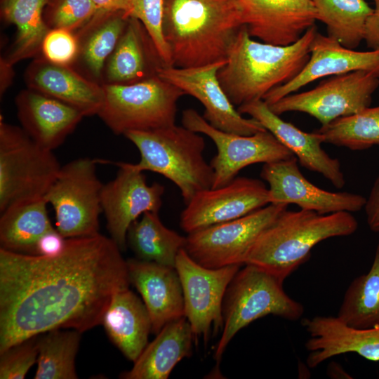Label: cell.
Masks as SVG:
<instances>
[{
	"mask_svg": "<svg viewBox=\"0 0 379 379\" xmlns=\"http://www.w3.org/2000/svg\"><path fill=\"white\" fill-rule=\"evenodd\" d=\"M96 160L119 168L115 178L102 186L101 205L111 238L123 251L130 226L147 212L159 213L165 189L159 182L148 185L143 172L131 163Z\"/></svg>",
	"mask_w": 379,
	"mask_h": 379,
	"instance_id": "14",
	"label": "cell"
},
{
	"mask_svg": "<svg viewBox=\"0 0 379 379\" xmlns=\"http://www.w3.org/2000/svg\"><path fill=\"white\" fill-rule=\"evenodd\" d=\"M41 53L53 63L72 66L79 53L77 36L67 29H50L42 41Z\"/></svg>",
	"mask_w": 379,
	"mask_h": 379,
	"instance_id": "39",
	"label": "cell"
},
{
	"mask_svg": "<svg viewBox=\"0 0 379 379\" xmlns=\"http://www.w3.org/2000/svg\"><path fill=\"white\" fill-rule=\"evenodd\" d=\"M226 61L193 67L161 65L157 75L198 100L203 117L213 127L228 133L249 135L265 128L253 118H245L229 100L218 78Z\"/></svg>",
	"mask_w": 379,
	"mask_h": 379,
	"instance_id": "15",
	"label": "cell"
},
{
	"mask_svg": "<svg viewBox=\"0 0 379 379\" xmlns=\"http://www.w3.org/2000/svg\"><path fill=\"white\" fill-rule=\"evenodd\" d=\"M364 208L369 228L379 232V175L373 182Z\"/></svg>",
	"mask_w": 379,
	"mask_h": 379,
	"instance_id": "41",
	"label": "cell"
},
{
	"mask_svg": "<svg viewBox=\"0 0 379 379\" xmlns=\"http://www.w3.org/2000/svg\"><path fill=\"white\" fill-rule=\"evenodd\" d=\"M317 32L314 25L295 43L277 46L253 39L242 25L226 62L218 72L220 84L233 105L238 107L262 100L270 91L296 77L310 58Z\"/></svg>",
	"mask_w": 379,
	"mask_h": 379,
	"instance_id": "3",
	"label": "cell"
},
{
	"mask_svg": "<svg viewBox=\"0 0 379 379\" xmlns=\"http://www.w3.org/2000/svg\"><path fill=\"white\" fill-rule=\"evenodd\" d=\"M165 65L142 24L129 18L115 48L107 58L102 84H131L157 75Z\"/></svg>",
	"mask_w": 379,
	"mask_h": 379,
	"instance_id": "25",
	"label": "cell"
},
{
	"mask_svg": "<svg viewBox=\"0 0 379 379\" xmlns=\"http://www.w3.org/2000/svg\"><path fill=\"white\" fill-rule=\"evenodd\" d=\"M138 149L140 161L134 168L164 176L180 190L185 204L199 192L211 188L213 170L204 158V139L182 126L131 131L124 135Z\"/></svg>",
	"mask_w": 379,
	"mask_h": 379,
	"instance_id": "5",
	"label": "cell"
},
{
	"mask_svg": "<svg viewBox=\"0 0 379 379\" xmlns=\"http://www.w3.org/2000/svg\"><path fill=\"white\" fill-rule=\"evenodd\" d=\"M97 163L88 157L68 162L44 197L54 209L56 230L65 239L99 234L103 185L96 174Z\"/></svg>",
	"mask_w": 379,
	"mask_h": 379,
	"instance_id": "9",
	"label": "cell"
},
{
	"mask_svg": "<svg viewBox=\"0 0 379 379\" xmlns=\"http://www.w3.org/2000/svg\"><path fill=\"white\" fill-rule=\"evenodd\" d=\"M240 267L208 268L195 262L185 248L179 252L175 267L182 285L185 316L194 337L206 343L212 332L222 328L225 294Z\"/></svg>",
	"mask_w": 379,
	"mask_h": 379,
	"instance_id": "13",
	"label": "cell"
},
{
	"mask_svg": "<svg viewBox=\"0 0 379 379\" xmlns=\"http://www.w3.org/2000/svg\"><path fill=\"white\" fill-rule=\"evenodd\" d=\"M337 317L355 328L379 326V244L368 272L355 278L347 288Z\"/></svg>",
	"mask_w": 379,
	"mask_h": 379,
	"instance_id": "33",
	"label": "cell"
},
{
	"mask_svg": "<svg viewBox=\"0 0 379 379\" xmlns=\"http://www.w3.org/2000/svg\"><path fill=\"white\" fill-rule=\"evenodd\" d=\"M310 334L305 347L307 364L315 368L333 357L356 353L367 360L379 361V326L368 328L348 326L337 317L316 316L302 319Z\"/></svg>",
	"mask_w": 379,
	"mask_h": 379,
	"instance_id": "23",
	"label": "cell"
},
{
	"mask_svg": "<svg viewBox=\"0 0 379 379\" xmlns=\"http://www.w3.org/2000/svg\"><path fill=\"white\" fill-rule=\"evenodd\" d=\"M359 70L379 77V49L358 51L317 32L302 69L291 81L267 93L262 100L270 106L319 79Z\"/></svg>",
	"mask_w": 379,
	"mask_h": 379,
	"instance_id": "19",
	"label": "cell"
},
{
	"mask_svg": "<svg viewBox=\"0 0 379 379\" xmlns=\"http://www.w3.org/2000/svg\"><path fill=\"white\" fill-rule=\"evenodd\" d=\"M50 0H1V15L14 25L16 36L8 53L2 58L14 65L41 52L44 36L50 29L44 19V9Z\"/></svg>",
	"mask_w": 379,
	"mask_h": 379,
	"instance_id": "30",
	"label": "cell"
},
{
	"mask_svg": "<svg viewBox=\"0 0 379 379\" xmlns=\"http://www.w3.org/2000/svg\"><path fill=\"white\" fill-rule=\"evenodd\" d=\"M105 98L98 116L115 134L150 131L175 124L185 93L158 75L131 84H102Z\"/></svg>",
	"mask_w": 379,
	"mask_h": 379,
	"instance_id": "8",
	"label": "cell"
},
{
	"mask_svg": "<svg viewBox=\"0 0 379 379\" xmlns=\"http://www.w3.org/2000/svg\"><path fill=\"white\" fill-rule=\"evenodd\" d=\"M61 166L53 151L22 129L0 121V212L44 199Z\"/></svg>",
	"mask_w": 379,
	"mask_h": 379,
	"instance_id": "7",
	"label": "cell"
},
{
	"mask_svg": "<svg viewBox=\"0 0 379 379\" xmlns=\"http://www.w3.org/2000/svg\"><path fill=\"white\" fill-rule=\"evenodd\" d=\"M238 112L259 121L299 161L300 165L321 174L334 187L341 189L345 184L339 160L329 156L321 147L322 135L317 131L305 132L274 114L262 100H256L237 107Z\"/></svg>",
	"mask_w": 379,
	"mask_h": 379,
	"instance_id": "20",
	"label": "cell"
},
{
	"mask_svg": "<svg viewBox=\"0 0 379 379\" xmlns=\"http://www.w3.org/2000/svg\"><path fill=\"white\" fill-rule=\"evenodd\" d=\"M126 262L130 282L142 298L154 334L168 323L185 317L183 292L175 267L138 258Z\"/></svg>",
	"mask_w": 379,
	"mask_h": 379,
	"instance_id": "22",
	"label": "cell"
},
{
	"mask_svg": "<svg viewBox=\"0 0 379 379\" xmlns=\"http://www.w3.org/2000/svg\"><path fill=\"white\" fill-rule=\"evenodd\" d=\"M129 18L123 12H97L84 27L74 32L79 53L72 65L86 77L102 84L105 64L115 48Z\"/></svg>",
	"mask_w": 379,
	"mask_h": 379,
	"instance_id": "28",
	"label": "cell"
},
{
	"mask_svg": "<svg viewBox=\"0 0 379 379\" xmlns=\"http://www.w3.org/2000/svg\"><path fill=\"white\" fill-rule=\"evenodd\" d=\"M358 222L351 213L319 214L287 208L259 235L245 264L258 266L284 282L307 260L311 250L328 238L352 234Z\"/></svg>",
	"mask_w": 379,
	"mask_h": 379,
	"instance_id": "4",
	"label": "cell"
},
{
	"mask_svg": "<svg viewBox=\"0 0 379 379\" xmlns=\"http://www.w3.org/2000/svg\"><path fill=\"white\" fill-rule=\"evenodd\" d=\"M22 129L41 147L53 151L75 129L84 115L77 109L27 88L15 98Z\"/></svg>",
	"mask_w": 379,
	"mask_h": 379,
	"instance_id": "24",
	"label": "cell"
},
{
	"mask_svg": "<svg viewBox=\"0 0 379 379\" xmlns=\"http://www.w3.org/2000/svg\"><path fill=\"white\" fill-rule=\"evenodd\" d=\"M317 20L326 26L327 36L356 49L364 41L367 20L373 11L365 0H312Z\"/></svg>",
	"mask_w": 379,
	"mask_h": 379,
	"instance_id": "32",
	"label": "cell"
},
{
	"mask_svg": "<svg viewBox=\"0 0 379 379\" xmlns=\"http://www.w3.org/2000/svg\"><path fill=\"white\" fill-rule=\"evenodd\" d=\"M165 0H131L129 18L138 20L151 38L163 63L171 65L168 46L163 32Z\"/></svg>",
	"mask_w": 379,
	"mask_h": 379,
	"instance_id": "37",
	"label": "cell"
},
{
	"mask_svg": "<svg viewBox=\"0 0 379 379\" xmlns=\"http://www.w3.org/2000/svg\"><path fill=\"white\" fill-rule=\"evenodd\" d=\"M378 87L379 77L373 73L351 72L329 77L309 91L287 95L269 107L279 116L289 112L306 113L324 126L370 107Z\"/></svg>",
	"mask_w": 379,
	"mask_h": 379,
	"instance_id": "11",
	"label": "cell"
},
{
	"mask_svg": "<svg viewBox=\"0 0 379 379\" xmlns=\"http://www.w3.org/2000/svg\"><path fill=\"white\" fill-rule=\"evenodd\" d=\"M91 0H50L44 12L49 29H64L76 32L97 13Z\"/></svg>",
	"mask_w": 379,
	"mask_h": 379,
	"instance_id": "36",
	"label": "cell"
},
{
	"mask_svg": "<svg viewBox=\"0 0 379 379\" xmlns=\"http://www.w3.org/2000/svg\"><path fill=\"white\" fill-rule=\"evenodd\" d=\"M44 199L11 206L1 213V248L36 255L40 238L55 230L48 217Z\"/></svg>",
	"mask_w": 379,
	"mask_h": 379,
	"instance_id": "29",
	"label": "cell"
},
{
	"mask_svg": "<svg viewBox=\"0 0 379 379\" xmlns=\"http://www.w3.org/2000/svg\"><path fill=\"white\" fill-rule=\"evenodd\" d=\"M245 265L225 294L222 333L214 353L217 361L234 335L253 321L267 315L296 321L304 313L303 305L284 291L282 281L258 266Z\"/></svg>",
	"mask_w": 379,
	"mask_h": 379,
	"instance_id": "6",
	"label": "cell"
},
{
	"mask_svg": "<svg viewBox=\"0 0 379 379\" xmlns=\"http://www.w3.org/2000/svg\"><path fill=\"white\" fill-rule=\"evenodd\" d=\"M181 121L187 128L207 135L216 147L217 153L210 161L213 170L211 188L229 183L249 165L295 157L266 129L249 135L225 132L211 126L192 108L182 111Z\"/></svg>",
	"mask_w": 379,
	"mask_h": 379,
	"instance_id": "12",
	"label": "cell"
},
{
	"mask_svg": "<svg viewBox=\"0 0 379 379\" xmlns=\"http://www.w3.org/2000/svg\"><path fill=\"white\" fill-rule=\"evenodd\" d=\"M287 208V204H270L241 218L190 233L185 250L208 268L244 265L261 232Z\"/></svg>",
	"mask_w": 379,
	"mask_h": 379,
	"instance_id": "10",
	"label": "cell"
},
{
	"mask_svg": "<svg viewBox=\"0 0 379 379\" xmlns=\"http://www.w3.org/2000/svg\"><path fill=\"white\" fill-rule=\"evenodd\" d=\"M24 77L28 88L63 102L84 117L98 115L102 106V84L86 77L72 66L38 57L27 67Z\"/></svg>",
	"mask_w": 379,
	"mask_h": 379,
	"instance_id": "21",
	"label": "cell"
},
{
	"mask_svg": "<svg viewBox=\"0 0 379 379\" xmlns=\"http://www.w3.org/2000/svg\"><path fill=\"white\" fill-rule=\"evenodd\" d=\"M147 345L124 379H167L174 367L192 354L194 335L185 317L166 324Z\"/></svg>",
	"mask_w": 379,
	"mask_h": 379,
	"instance_id": "27",
	"label": "cell"
},
{
	"mask_svg": "<svg viewBox=\"0 0 379 379\" xmlns=\"http://www.w3.org/2000/svg\"><path fill=\"white\" fill-rule=\"evenodd\" d=\"M324 142L353 151L379 145V106L336 119L317 130Z\"/></svg>",
	"mask_w": 379,
	"mask_h": 379,
	"instance_id": "35",
	"label": "cell"
},
{
	"mask_svg": "<svg viewBox=\"0 0 379 379\" xmlns=\"http://www.w3.org/2000/svg\"><path fill=\"white\" fill-rule=\"evenodd\" d=\"M241 26L237 0L164 1L163 32L173 67L226 61Z\"/></svg>",
	"mask_w": 379,
	"mask_h": 379,
	"instance_id": "2",
	"label": "cell"
},
{
	"mask_svg": "<svg viewBox=\"0 0 379 379\" xmlns=\"http://www.w3.org/2000/svg\"><path fill=\"white\" fill-rule=\"evenodd\" d=\"M101 324L113 344L133 362L148 344L152 331L151 318L143 301L129 288L113 295Z\"/></svg>",
	"mask_w": 379,
	"mask_h": 379,
	"instance_id": "26",
	"label": "cell"
},
{
	"mask_svg": "<svg viewBox=\"0 0 379 379\" xmlns=\"http://www.w3.org/2000/svg\"><path fill=\"white\" fill-rule=\"evenodd\" d=\"M127 244L138 259L175 267L186 237L166 227L158 213L147 212L130 226Z\"/></svg>",
	"mask_w": 379,
	"mask_h": 379,
	"instance_id": "31",
	"label": "cell"
},
{
	"mask_svg": "<svg viewBox=\"0 0 379 379\" xmlns=\"http://www.w3.org/2000/svg\"><path fill=\"white\" fill-rule=\"evenodd\" d=\"M268 204L269 190L260 180L236 177L223 186L197 192L182 211L180 225L190 234L241 218Z\"/></svg>",
	"mask_w": 379,
	"mask_h": 379,
	"instance_id": "16",
	"label": "cell"
},
{
	"mask_svg": "<svg viewBox=\"0 0 379 379\" xmlns=\"http://www.w3.org/2000/svg\"><path fill=\"white\" fill-rule=\"evenodd\" d=\"M336 372V378H350L348 377L350 375L343 369V368L338 364L330 363L328 368V374L329 377L333 378V376H335Z\"/></svg>",
	"mask_w": 379,
	"mask_h": 379,
	"instance_id": "45",
	"label": "cell"
},
{
	"mask_svg": "<svg viewBox=\"0 0 379 379\" xmlns=\"http://www.w3.org/2000/svg\"><path fill=\"white\" fill-rule=\"evenodd\" d=\"M13 65L6 62L2 58L0 60V93H5L11 86L14 78Z\"/></svg>",
	"mask_w": 379,
	"mask_h": 379,
	"instance_id": "44",
	"label": "cell"
},
{
	"mask_svg": "<svg viewBox=\"0 0 379 379\" xmlns=\"http://www.w3.org/2000/svg\"><path fill=\"white\" fill-rule=\"evenodd\" d=\"M296 157L264 164L260 177L269 185V202L294 204L302 210L329 214L340 211L357 212L366 199L347 192H333L321 189L301 173Z\"/></svg>",
	"mask_w": 379,
	"mask_h": 379,
	"instance_id": "17",
	"label": "cell"
},
{
	"mask_svg": "<svg viewBox=\"0 0 379 379\" xmlns=\"http://www.w3.org/2000/svg\"><path fill=\"white\" fill-rule=\"evenodd\" d=\"M98 12H123L128 17L131 0H91Z\"/></svg>",
	"mask_w": 379,
	"mask_h": 379,
	"instance_id": "43",
	"label": "cell"
},
{
	"mask_svg": "<svg viewBox=\"0 0 379 379\" xmlns=\"http://www.w3.org/2000/svg\"><path fill=\"white\" fill-rule=\"evenodd\" d=\"M372 1L374 8L366 22L364 41L371 50H377L379 49V0Z\"/></svg>",
	"mask_w": 379,
	"mask_h": 379,
	"instance_id": "42",
	"label": "cell"
},
{
	"mask_svg": "<svg viewBox=\"0 0 379 379\" xmlns=\"http://www.w3.org/2000/svg\"><path fill=\"white\" fill-rule=\"evenodd\" d=\"M53 329L38 336L37 368L34 379H77L76 357L81 333Z\"/></svg>",
	"mask_w": 379,
	"mask_h": 379,
	"instance_id": "34",
	"label": "cell"
},
{
	"mask_svg": "<svg viewBox=\"0 0 379 379\" xmlns=\"http://www.w3.org/2000/svg\"><path fill=\"white\" fill-rule=\"evenodd\" d=\"M251 37L277 46L298 41L317 21L312 0H237Z\"/></svg>",
	"mask_w": 379,
	"mask_h": 379,
	"instance_id": "18",
	"label": "cell"
},
{
	"mask_svg": "<svg viewBox=\"0 0 379 379\" xmlns=\"http://www.w3.org/2000/svg\"><path fill=\"white\" fill-rule=\"evenodd\" d=\"M121 251L100 233L66 239L55 256L0 248V352L51 330L100 325L113 295L131 284Z\"/></svg>",
	"mask_w": 379,
	"mask_h": 379,
	"instance_id": "1",
	"label": "cell"
},
{
	"mask_svg": "<svg viewBox=\"0 0 379 379\" xmlns=\"http://www.w3.org/2000/svg\"><path fill=\"white\" fill-rule=\"evenodd\" d=\"M38 336L15 344L0 352V378L23 379L36 363Z\"/></svg>",
	"mask_w": 379,
	"mask_h": 379,
	"instance_id": "38",
	"label": "cell"
},
{
	"mask_svg": "<svg viewBox=\"0 0 379 379\" xmlns=\"http://www.w3.org/2000/svg\"><path fill=\"white\" fill-rule=\"evenodd\" d=\"M65 244L66 239L55 229L48 232L40 238L36 244V255H58L63 251Z\"/></svg>",
	"mask_w": 379,
	"mask_h": 379,
	"instance_id": "40",
	"label": "cell"
}]
</instances>
